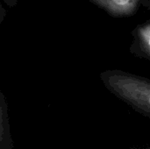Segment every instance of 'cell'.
Returning <instances> with one entry per match:
<instances>
[{
    "label": "cell",
    "mask_w": 150,
    "mask_h": 149,
    "mask_svg": "<svg viewBox=\"0 0 150 149\" xmlns=\"http://www.w3.org/2000/svg\"><path fill=\"white\" fill-rule=\"evenodd\" d=\"M105 87L134 111L150 118V78L120 69L100 74Z\"/></svg>",
    "instance_id": "cell-1"
},
{
    "label": "cell",
    "mask_w": 150,
    "mask_h": 149,
    "mask_svg": "<svg viewBox=\"0 0 150 149\" xmlns=\"http://www.w3.org/2000/svg\"><path fill=\"white\" fill-rule=\"evenodd\" d=\"M113 18H128L135 15L142 0H89Z\"/></svg>",
    "instance_id": "cell-2"
},
{
    "label": "cell",
    "mask_w": 150,
    "mask_h": 149,
    "mask_svg": "<svg viewBox=\"0 0 150 149\" xmlns=\"http://www.w3.org/2000/svg\"><path fill=\"white\" fill-rule=\"evenodd\" d=\"M132 36L129 52L138 58L150 61V19L137 25L132 31Z\"/></svg>",
    "instance_id": "cell-3"
},
{
    "label": "cell",
    "mask_w": 150,
    "mask_h": 149,
    "mask_svg": "<svg viewBox=\"0 0 150 149\" xmlns=\"http://www.w3.org/2000/svg\"><path fill=\"white\" fill-rule=\"evenodd\" d=\"M0 149H13L8 108L4 96L0 90Z\"/></svg>",
    "instance_id": "cell-4"
},
{
    "label": "cell",
    "mask_w": 150,
    "mask_h": 149,
    "mask_svg": "<svg viewBox=\"0 0 150 149\" xmlns=\"http://www.w3.org/2000/svg\"><path fill=\"white\" fill-rule=\"evenodd\" d=\"M5 15H6L5 10L4 9L3 5H2L1 3H0V24L4 21V18H5Z\"/></svg>",
    "instance_id": "cell-5"
},
{
    "label": "cell",
    "mask_w": 150,
    "mask_h": 149,
    "mask_svg": "<svg viewBox=\"0 0 150 149\" xmlns=\"http://www.w3.org/2000/svg\"><path fill=\"white\" fill-rule=\"evenodd\" d=\"M4 2H5L9 6L11 7H13L14 5H16V4L18 3V0H3Z\"/></svg>",
    "instance_id": "cell-6"
},
{
    "label": "cell",
    "mask_w": 150,
    "mask_h": 149,
    "mask_svg": "<svg viewBox=\"0 0 150 149\" xmlns=\"http://www.w3.org/2000/svg\"><path fill=\"white\" fill-rule=\"evenodd\" d=\"M142 5L150 11V0H142Z\"/></svg>",
    "instance_id": "cell-7"
}]
</instances>
